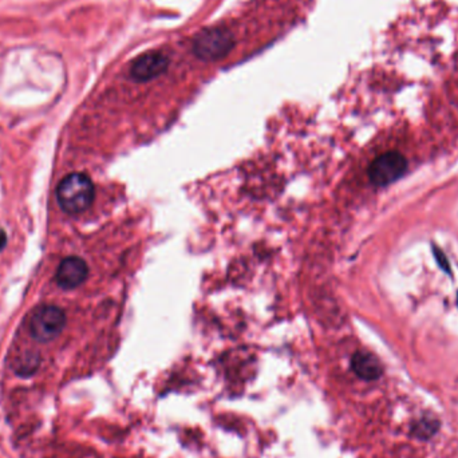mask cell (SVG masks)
<instances>
[{
	"instance_id": "cell-7",
	"label": "cell",
	"mask_w": 458,
	"mask_h": 458,
	"mask_svg": "<svg viewBox=\"0 0 458 458\" xmlns=\"http://www.w3.org/2000/svg\"><path fill=\"white\" fill-rule=\"evenodd\" d=\"M351 367L354 373L364 381H374L382 374L381 363L369 352H357L352 357Z\"/></svg>"
},
{
	"instance_id": "cell-2",
	"label": "cell",
	"mask_w": 458,
	"mask_h": 458,
	"mask_svg": "<svg viewBox=\"0 0 458 458\" xmlns=\"http://www.w3.org/2000/svg\"><path fill=\"white\" fill-rule=\"evenodd\" d=\"M235 43V37L228 28H205L193 38L192 53L203 62H217L234 50Z\"/></svg>"
},
{
	"instance_id": "cell-3",
	"label": "cell",
	"mask_w": 458,
	"mask_h": 458,
	"mask_svg": "<svg viewBox=\"0 0 458 458\" xmlns=\"http://www.w3.org/2000/svg\"><path fill=\"white\" fill-rule=\"evenodd\" d=\"M65 324L66 317L59 307L42 305L31 315L30 333L38 342H50L62 333Z\"/></svg>"
},
{
	"instance_id": "cell-1",
	"label": "cell",
	"mask_w": 458,
	"mask_h": 458,
	"mask_svg": "<svg viewBox=\"0 0 458 458\" xmlns=\"http://www.w3.org/2000/svg\"><path fill=\"white\" fill-rule=\"evenodd\" d=\"M56 198L66 213L78 215L93 204L94 185L84 173H71L59 182Z\"/></svg>"
},
{
	"instance_id": "cell-8",
	"label": "cell",
	"mask_w": 458,
	"mask_h": 458,
	"mask_svg": "<svg viewBox=\"0 0 458 458\" xmlns=\"http://www.w3.org/2000/svg\"><path fill=\"white\" fill-rule=\"evenodd\" d=\"M434 255H435V257H437L440 265L444 268V271H446L449 274L450 272V267H449V263H447V259H446L444 252L440 250V248H434Z\"/></svg>"
},
{
	"instance_id": "cell-4",
	"label": "cell",
	"mask_w": 458,
	"mask_h": 458,
	"mask_svg": "<svg viewBox=\"0 0 458 458\" xmlns=\"http://www.w3.org/2000/svg\"><path fill=\"white\" fill-rule=\"evenodd\" d=\"M407 167L401 153L388 152L376 157L369 167V176L376 186H385L398 180Z\"/></svg>"
},
{
	"instance_id": "cell-6",
	"label": "cell",
	"mask_w": 458,
	"mask_h": 458,
	"mask_svg": "<svg viewBox=\"0 0 458 458\" xmlns=\"http://www.w3.org/2000/svg\"><path fill=\"white\" fill-rule=\"evenodd\" d=\"M89 268L84 259L70 256L59 264L56 271V283L63 290H74L84 283Z\"/></svg>"
},
{
	"instance_id": "cell-9",
	"label": "cell",
	"mask_w": 458,
	"mask_h": 458,
	"mask_svg": "<svg viewBox=\"0 0 458 458\" xmlns=\"http://www.w3.org/2000/svg\"><path fill=\"white\" fill-rule=\"evenodd\" d=\"M457 302H458V295H457Z\"/></svg>"
},
{
	"instance_id": "cell-5",
	"label": "cell",
	"mask_w": 458,
	"mask_h": 458,
	"mask_svg": "<svg viewBox=\"0 0 458 458\" xmlns=\"http://www.w3.org/2000/svg\"><path fill=\"white\" fill-rule=\"evenodd\" d=\"M170 65V59L161 51H149L137 56L130 66V77L136 82H149L163 75Z\"/></svg>"
}]
</instances>
